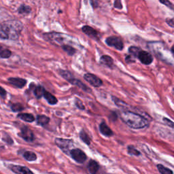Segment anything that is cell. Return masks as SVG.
Segmentation results:
<instances>
[{
    "label": "cell",
    "mask_w": 174,
    "mask_h": 174,
    "mask_svg": "<svg viewBox=\"0 0 174 174\" xmlns=\"http://www.w3.org/2000/svg\"><path fill=\"white\" fill-rule=\"evenodd\" d=\"M69 82L72 83V84H74V85H76V86H78L79 88L82 89L83 90H84V91H86V92H89V93L90 92V89L89 88L88 86H86V85H84L81 81L77 80V79H75L74 78L72 80H71L69 81Z\"/></svg>",
    "instance_id": "cell-16"
},
{
    "label": "cell",
    "mask_w": 174,
    "mask_h": 174,
    "mask_svg": "<svg viewBox=\"0 0 174 174\" xmlns=\"http://www.w3.org/2000/svg\"><path fill=\"white\" fill-rule=\"evenodd\" d=\"M100 62L102 65L110 67V68H111L114 63L113 59L109 56H106V55H104V56H102L101 57Z\"/></svg>",
    "instance_id": "cell-21"
},
{
    "label": "cell",
    "mask_w": 174,
    "mask_h": 174,
    "mask_svg": "<svg viewBox=\"0 0 174 174\" xmlns=\"http://www.w3.org/2000/svg\"><path fill=\"white\" fill-rule=\"evenodd\" d=\"M80 139L87 145L90 144V137H89L88 135H87V133L84 131V130H81L80 133Z\"/></svg>",
    "instance_id": "cell-26"
},
{
    "label": "cell",
    "mask_w": 174,
    "mask_h": 174,
    "mask_svg": "<svg viewBox=\"0 0 174 174\" xmlns=\"http://www.w3.org/2000/svg\"><path fill=\"white\" fill-rule=\"evenodd\" d=\"M105 42L108 46L114 47L116 49L120 50L123 49L124 47L123 43H122L121 39L119 38H117L115 36L109 37L108 38H107Z\"/></svg>",
    "instance_id": "cell-7"
},
{
    "label": "cell",
    "mask_w": 174,
    "mask_h": 174,
    "mask_svg": "<svg viewBox=\"0 0 174 174\" xmlns=\"http://www.w3.org/2000/svg\"><path fill=\"white\" fill-rule=\"evenodd\" d=\"M30 87H33L32 90L34 95L38 99H40L41 97H42L46 91V90L43 86L40 85H35L33 83H31L30 84Z\"/></svg>",
    "instance_id": "cell-12"
},
{
    "label": "cell",
    "mask_w": 174,
    "mask_h": 174,
    "mask_svg": "<svg viewBox=\"0 0 174 174\" xmlns=\"http://www.w3.org/2000/svg\"><path fill=\"white\" fill-rule=\"evenodd\" d=\"M25 109L23 105L19 103H17V104H14L11 105V110H13L14 112H22L23 110Z\"/></svg>",
    "instance_id": "cell-27"
},
{
    "label": "cell",
    "mask_w": 174,
    "mask_h": 174,
    "mask_svg": "<svg viewBox=\"0 0 174 174\" xmlns=\"http://www.w3.org/2000/svg\"><path fill=\"white\" fill-rule=\"evenodd\" d=\"M167 24L172 27H174V18H169L167 19Z\"/></svg>",
    "instance_id": "cell-37"
},
{
    "label": "cell",
    "mask_w": 174,
    "mask_h": 174,
    "mask_svg": "<svg viewBox=\"0 0 174 174\" xmlns=\"http://www.w3.org/2000/svg\"><path fill=\"white\" fill-rule=\"evenodd\" d=\"M69 155L71 156L72 157V159L76 161V162L79 163H84L85 161L87 159V156L86 155V154L81 150L80 149L76 148L73 149L70 151Z\"/></svg>",
    "instance_id": "cell-6"
},
{
    "label": "cell",
    "mask_w": 174,
    "mask_h": 174,
    "mask_svg": "<svg viewBox=\"0 0 174 174\" xmlns=\"http://www.w3.org/2000/svg\"><path fill=\"white\" fill-rule=\"evenodd\" d=\"M118 1H120V0H118Z\"/></svg>",
    "instance_id": "cell-40"
},
{
    "label": "cell",
    "mask_w": 174,
    "mask_h": 174,
    "mask_svg": "<svg viewBox=\"0 0 174 174\" xmlns=\"http://www.w3.org/2000/svg\"><path fill=\"white\" fill-rule=\"evenodd\" d=\"M88 169L90 173L91 174H95L98 170L100 169V166L99 164L95 161H90L88 165Z\"/></svg>",
    "instance_id": "cell-17"
},
{
    "label": "cell",
    "mask_w": 174,
    "mask_h": 174,
    "mask_svg": "<svg viewBox=\"0 0 174 174\" xmlns=\"http://www.w3.org/2000/svg\"><path fill=\"white\" fill-rule=\"evenodd\" d=\"M112 99H113V100L114 101V103L118 105V106H119L120 107V108H127V105H126V103H125L124 101H122L121 100H120L119 99H118L116 97H112Z\"/></svg>",
    "instance_id": "cell-29"
},
{
    "label": "cell",
    "mask_w": 174,
    "mask_h": 174,
    "mask_svg": "<svg viewBox=\"0 0 174 174\" xmlns=\"http://www.w3.org/2000/svg\"><path fill=\"white\" fill-rule=\"evenodd\" d=\"M18 117L23 120L27 122H33L35 120V117L33 115L28 113H21L18 114Z\"/></svg>",
    "instance_id": "cell-18"
},
{
    "label": "cell",
    "mask_w": 174,
    "mask_h": 174,
    "mask_svg": "<svg viewBox=\"0 0 174 174\" xmlns=\"http://www.w3.org/2000/svg\"><path fill=\"white\" fill-rule=\"evenodd\" d=\"M128 153L130 155H135V156H140V152L138 151L137 150H136L133 146H128Z\"/></svg>",
    "instance_id": "cell-30"
},
{
    "label": "cell",
    "mask_w": 174,
    "mask_h": 174,
    "mask_svg": "<svg viewBox=\"0 0 174 174\" xmlns=\"http://www.w3.org/2000/svg\"><path fill=\"white\" fill-rule=\"evenodd\" d=\"M63 50L68 53L69 55H74L75 53H76V50L75 49H74L72 46H71L68 44H65V45H63L62 46Z\"/></svg>",
    "instance_id": "cell-24"
},
{
    "label": "cell",
    "mask_w": 174,
    "mask_h": 174,
    "mask_svg": "<svg viewBox=\"0 0 174 174\" xmlns=\"http://www.w3.org/2000/svg\"><path fill=\"white\" fill-rule=\"evenodd\" d=\"M171 52H172V53L174 54V46L171 48Z\"/></svg>",
    "instance_id": "cell-39"
},
{
    "label": "cell",
    "mask_w": 174,
    "mask_h": 174,
    "mask_svg": "<svg viewBox=\"0 0 174 174\" xmlns=\"http://www.w3.org/2000/svg\"><path fill=\"white\" fill-rule=\"evenodd\" d=\"M55 144L59 148H61L66 154H69L70 148L73 146V141L72 140H66L63 138H56L54 140Z\"/></svg>",
    "instance_id": "cell-4"
},
{
    "label": "cell",
    "mask_w": 174,
    "mask_h": 174,
    "mask_svg": "<svg viewBox=\"0 0 174 174\" xmlns=\"http://www.w3.org/2000/svg\"><path fill=\"white\" fill-rule=\"evenodd\" d=\"M2 140L9 145H13L14 144L13 140L12 139V137L9 135H8L7 133L4 134V136H3L2 138Z\"/></svg>",
    "instance_id": "cell-31"
},
{
    "label": "cell",
    "mask_w": 174,
    "mask_h": 174,
    "mask_svg": "<svg viewBox=\"0 0 174 174\" xmlns=\"http://www.w3.org/2000/svg\"><path fill=\"white\" fill-rule=\"evenodd\" d=\"M31 12V8L29 6H27L25 4L21 5L18 8V13L20 14L27 15V14H29Z\"/></svg>",
    "instance_id": "cell-23"
},
{
    "label": "cell",
    "mask_w": 174,
    "mask_h": 174,
    "mask_svg": "<svg viewBox=\"0 0 174 174\" xmlns=\"http://www.w3.org/2000/svg\"><path fill=\"white\" fill-rule=\"evenodd\" d=\"M163 120L165 121L166 125H167L168 126H171V128L174 129V122H172L171 120L167 119V118H163Z\"/></svg>",
    "instance_id": "cell-35"
},
{
    "label": "cell",
    "mask_w": 174,
    "mask_h": 174,
    "mask_svg": "<svg viewBox=\"0 0 174 174\" xmlns=\"http://www.w3.org/2000/svg\"><path fill=\"white\" fill-rule=\"evenodd\" d=\"M7 92L6 90L3 88V87L0 86V97L2 99H5L6 97Z\"/></svg>",
    "instance_id": "cell-34"
},
{
    "label": "cell",
    "mask_w": 174,
    "mask_h": 174,
    "mask_svg": "<svg viewBox=\"0 0 174 174\" xmlns=\"http://www.w3.org/2000/svg\"><path fill=\"white\" fill-rule=\"evenodd\" d=\"M59 74H61V76L64 78L65 80H68V82H69L71 80H72L74 78L72 74H71L68 71H65V70H60L59 71Z\"/></svg>",
    "instance_id": "cell-25"
},
{
    "label": "cell",
    "mask_w": 174,
    "mask_h": 174,
    "mask_svg": "<svg viewBox=\"0 0 174 174\" xmlns=\"http://www.w3.org/2000/svg\"><path fill=\"white\" fill-rule=\"evenodd\" d=\"M8 81L11 85L18 89L23 88L27 84V80L21 78H9Z\"/></svg>",
    "instance_id": "cell-11"
},
{
    "label": "cell",
    "mask_w": 174,
    "mask_h": 174,
    "mask_svg": "<svg viewBox=\"0 0 174 174\" xmlns=\"http://www.w3.org/2000/svg\"><path fill=\"white\" fill-rule=\"evenodd\" d=\"M76 106L78 107V108H80L81 110H84V105L82 104V102L80 100H77V101H76Z\"/></svg>",
    "instance_id": "cell-36"
},
{
    "label": "cell",
    "mask_w": 174,
    "mask_h": 174,
    "mask_svg": "<svg viewBox=\"0 0 174 174\" xmlns=\"http://www.w3.org/2000/svg\"><path fill=\"white\" fill-rule=\"evenodd\" d=\"M50 122L49 117L45 115H38L37 116V123L40 126H45Z\"/></svg>",
    "instance_id": "cell-22"
},
{
    "label": "cell",
    "mask_w": 174,
    "mask_h": 174,
    "mask_svg": "<svg viewBox=\"0 0 174 174\" xmlns=\"http://www.w3.org/2000/svg\"><path fill=\"white\" fill-rule=\"evenodd\" d=\"M140 51H141L140 49L137 48V47H135V46H132L129 49V53L135 57L138 56V54L140 53Z\"/></svg>",
    "instance_id": "cell-32"
},
{
    "label": "cell",
    "mask_w": 174,
    "mask_h": 174,
    "mask_svg": "<svg viewBox=\"0 0 174 174\" xmlns=\"http://www.w3.org/2000/svg\"><path fill=\"white\" fill-rule=\"evenodd\" d=\"M43 37L46 41L50 42L53 44L61 45V46L63 45L67 44L66 43L69 42L70 39L72 38L67 35L56 32L44 33L43 35Z\"/></svg>",
    "instance_id": "cell-3"
},
{
    "label": "cell",
    "mask_w": 174,
    "mask_h": 174,
    "mask_svg": "<svg viewBox=\"0 0 174 174\" xmlns=\"http://www.w3.org/2000/svg\"><path fill=\"white\" fill-rule=\"evenodd\" d=\"M84 78L85 79L86 82L90 83V84L93 86L99 87L103 84L101 79H100L97 76H95V75L92 74H86L84 76Z\"/></svg>",
    "instance_id": "cell-9"
},
{
    "label": "cell",
    "mask_w": 174,
    "mask_h": 174,
    "mask_svg": "<svg viewBox=\"0 0 174 174\" xmlns=\"http://www.w3.org/2000/svg\"><path fill=\"white\" fill-rule=\"evenodd\" d=\"M44 97L45 100L48 101V103L50 105H55L57 104L58 100L55 97L54 95H53L52 94L48 91H45L44 94Z\"/></svg>",
    "instance_id": "cell-15"
},
{
    "label": "cell",
    "mask_w": 174,
    "mask_h": 174,
    "mask_svg": "<svg viewBox=\"0 0 174 174\" xmlns=\"http://www.w3.org/2000/svg\"><path fill=\"white\" fill-rule=\"evenodd\" d=\"M157 168L161 174H173V171L171 169L164 167V166L162 165H158Z\"/></svg>",
    "instance_id": "cell-28"
},
{
    "label": "cell",
    "mask_w": 174,
    "mask_h": 174,
    "mask_svg": "<svg viewBox=\"0 0 174 174\" xmlns=\"http://www.w3.org/2000/svg\"><path fill=\"white\" fill-rule=\"evenodd\" d=\"M160 2H161L162 3H163L164 5L165 6H167V7H169V8H172V9H174V7L173 6L172 3L170 2L169 0H159Z\"/></svg>",
    "instance_id": "cell-33"
},
{
    "label": "cell",
    "mask_w": 174,
    "mask_h": 174,
    "mask_svg": "<svg viewBox=\"0 0 174 174\" xmlns=\"http://www.w3.org/2000/svg\"><path fill=\"white\" fill-rule=\"evenodd\" d=\"M12 52L8 49H6L0 44V58L2 59H8L11 57Z\"/></svg>",
    "instance_id": "cell-20"
},
{
    "label": "cell",
    "mask_w": 174,
    "mask_h": 174,
    "mask_svg": "<svg viewBox=\"0 0 174 174\" xmlns=\"http://www.w3.org/2000/svg\"><path fill=\"white\" fill-rule=\"evenodd\" d=\"M137 57L139 58L140 61L145 65H150L153 61V57L151 54L146 51L141 50L138 54Z\"/></svg>",
    "instance_id": "cell-10"
},
{
    "label": "cell",
    "mask_w": 174,
    "mask_h": 174,
    "mask_svg": "<svg viewBox=\"0 0 174 174\" xmlns=\"http://www.w3.org/2000/svg\"><path fill=\"white\" fill-rule=\"evenodd\" d=\"M4 149H5L4 146H3L2 144H0V152H2V151H3V150H4Z\"/></svg>",
    "instance_id": "cell-38"
},
{
    "label": "cell",
    "mask_w": 174,
    "mask_h": 174,
    "mask_svg": "<svg viewBox=\"0 0 174 174\" xmlns=\"http://www.w3.org/2000/svg\"><path fill=\"white\" fill-rule=\"evenodd\" d=\"M23 25L18 21L3 22L0 24V38L17 40L21 35Z\"/></svg>",
    "instance_id": "cell-1"
},
{
    "label": "cell",
    "mask_w": 174,
    "mask_h": 174,
    "mask_svg": "<svg viewBox=\"0 0 174 174\" xmlns=\"http://www.w3.org/2000/svg\"><path fill=\"white\" fill-rule=\"evenodd\" d=\"M9 168L16 174H34L28 167L25 166L10 165H9Z\"/></svg>",
    "instance_id": "cell-8"
},
{
    "label": "cell",
    "mask_w": 174,
    "mask_h": 174,
    "mask_svg": "<svg viewBox=\"0 0 174 174\" xmlns=\"http://www.w3.org/2000/svg\"><path fill=\"white\" fill-rule=\"evenodd\" d=\"M121 120L133 129H143L148 126L149 122L146 118L132 112L126 111L120 113Z\"/></svg>",
    "instance_id": "cell-2"
},
{
    "label": "cell",
    "mask_w": 174,
    "mask_h": 174,
    "mask_svg": "<svg viewBox=\"0 0 174 174\" xmlns=\"http://www.w3.org/2000/svg\"><path fill=\"white\" fill-rule=\"evenodd\" d=\"M18 136L28 142H32L35 140L33 132L27 126H23L21 129V131L18 133Z\"/></svg>",
    "instance_id": "cell-5"
},
{
    "label": "cell",
    "mask_w": 174,
    "mask_h": 174,
    "mask_svg": "<svg viewBox=\"0 0 174 174\" xmlns=\"http://www.w3.org/2000/svg\"><path fill=\"white\" fill-rule=\"evenodd\" d=\"M23 156L25 160L29 162L36 161L38 158L36 154L31 151H25L24 153H23Z\"/></svg>",
    "instance_id": "cell-19"
},
{
    "label": "cell",
    "mask_w": 174,
    "mask_h": 174,
    "mask_svg": "<svg viewBox=\"0 0 174 174\" xmlns=\"http://www.w3.org/2000/svg\"><path fill=\"white\" fill-rule=\"evenodd\" d=\"M100 129L101 133L105 136L110 137L113 135V131L110 129L109 126L107 125L105 122L101 123V125H100Z\"/></svg>",
    "instance_id": "cell-14"
},
{
    "label": "cell",
    "mask_w": 174,
    "mask_h": 174,
    "mask_svg": "<svg viewBox=\"0 0 174 174\" xmlns=\"http://www.w3.org/2000/svg\"><path fill=\"white\" fill-rule=\"evenodd\" d=\"M82 30L83 32H84L85 34L88 35L89 36H90V38H95V39L97 38L98 33L97 32V31H95L93 28H92L91 27L84 26L82 27Z\"/></svg>",
    "instance_id": "cell-13"
}]
</instances>
